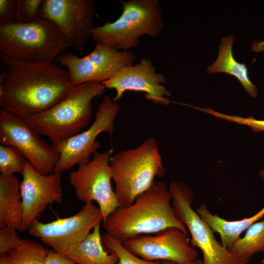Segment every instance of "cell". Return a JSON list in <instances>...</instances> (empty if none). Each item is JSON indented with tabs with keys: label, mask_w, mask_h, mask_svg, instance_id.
I'll use <instances>...</instances> for the list:
<instances>
[{
	"label": "cell",
	"mask_w": 264,
	"mask_h": 264,
	"mask_svg": "<svg viewBox=\"0 0 264 264\" xmlns=\"http://www.w3.org/2000/svg\"><path fill=\"white\" fill-rule=\"evenodd\" d=\"M0 105L24 120L58 103L71 87L67 70L54 63L32 64L0 54Z\"/></svg>",
	"instance_id": "6da1fadb"
},
{
	"label": "cell",
	"mask_w": 264,
	"mask_h": 264,
	"mask_svg": "<svg viewBox=\"0 0 264 264\" xmlns=\"http://www.w3.org/2000/svg\"><path fill=\"white\" fill-rule=\"evenodd\" d=\"M171 198L165 184L155 182L133 203L119 207L103 223L107 233L123 243L133 237L155 234L169 227L188 233L185 226L176 217Z\"/></svg>",
	"instance_id": "7a4b0ae2"
},
{
	"label": "cell",
	"mask_w": 264,
	"mask_h": 264,
	"mask_svg": "<svg viewBox=\"0 0 264 264\" xmlns=\"http://www.w3.org/2000/svg\"><path fill=\"white\" fill-rule=\"evenodd\" d=\"M106 89L103 84L97 82L72 86L58 103L24 120L39 134L46 136L56 149L88 125L92 117V102L103 95Z\"/></svg>",
	"instance_id": "3957f363"
},
{
	"label": "cell",
	"mask_w": 264,
	"mask_h": 264,
	"mask_svg": "<svg viewBox=\"0 0 264 264\" xmlns=\"http://www.w3.org/2000/svg\"><path fill=\"white\" fill-rule=\"evenodd\" d=\"M70 46L52 22L39 17L32 22L0 26V54L32 64L54 63Z\"/></svg>",
	"instance_id": "277c9868"
},
{
	"label": "cell",
	"mask_w": 264,
	"mask_h": 264,
	"mask_svg": "<svg viewBox=\"0 0 264 264\" xmlns=\"http://www.w3.org/2000/svg\"><path fill=\"white\" fill-rule=\"evenodd\" d=\"M110 166L114 191L121 207L132 204L151 187L156 177L163 176L166 172L157 141L152 137L135 148L112 155Z\"/></svg>",
	"instance_id": "5b68a950"
},
{
	"label": "cell",
	"mask_w": 264,
	"mask_h": 264,
	"mask_svg": "<svg viewBox=\"0 0 264 264\" xmlns=\"http://www.w3.org/2000/svg\"><path fill=\"white\" fill-rule=\"evenodd\" d=\"M120 3L122 12L117 20L91 30L93 41L128 51L138 46L142 36L154 38L160 34L164 22L159 0H121Z\"/></svg>",
	"instance_id": "8992f818"
},
{
	"label": "cell",
	"mask_w": 264,
	"mask_h": 264,
	"mask_svg": "<svg viewBox=\"0 0 264 264\" xmlns=\"http://www.w3.org/2000/svg\"><path fill=\"white\" fill-rule=\"evenodd\" d=\"M176 218L189 231L192 246L200 249L203 264H247L249 260L238 256L216 239L214 231L192 207L193 191L184 183L173 181L168 189Z\"/></svg>",
	"instance_id": "52a82bcc"
},
{
	"label": "cell",
	"mask_w": 264,
	"mask_h": 264,
	"mask_svg": "<svg viewBox=\"0 0 264 264\" xmlns=\"http://www.w3.org/2000/svg\"><path fill=\"white\" fill-rule=\"evenodd\" d=\"M135 54L131 51L115 49L101 43H96L89 54L82 57L70 52H64L56 62L66 66L71 86L97 82L102 83L114 77L125 66L133 65Z\"/></svg>",
	"instance_id": "ba28073f"
},
{
	"label": "cell",
	"mask_w": 264,
	"mask_h": 264,
	"mask_svg": "<svg viewBox=\"0 0 264 264\" xmlns=\"http://www.w3.org/2000/svg\"><path fill=\"white\" fill-rule=\"evenodd\" d=\"M111 150L96 152L86 164L79 165L71 172L69 182L77 198L85 203L97 202L104 223L108 216L120 207L115 191L112 188V172L110 160Z\"/></svg>",
	"instance_id": "9c48e42d"
},
{
	"label": "cell",
	"mask_w": 264,
	"mask_h": 264,
	"mask_svg": "<svg viewBox=\"0 0 264 264\" xmlns=\"http://www.w3.org/2000/svg\"><path fill=\"white\" fill-rule=\"evenodd\" d=\"M120 105L109 96H106L99 105L94 120L86 130L66 139L57 147L60 157L54 172L60 173L73 166L86 164L98 152L100 144L96 140L101 132H107L110 136L115 129L114 121Z\"/></svg>",
	"instance_id": "30bf717a"
},
{
	"label": "cell",
	"mask_w": 264,
	"mask_h": 264,
	"mask_svg": "<svg viewBox=\"0 0 264 264\" xmlns=\"http://www.w3.org/2000/svg\"><path fill=\"white\" fill-rule=\"evenodd\" d=\"M40 135L24 119L0 109V145L15 147L37 172L48 175L54 172L60 154Z\"/></svg>",
	"instance_id": "8fae6325"
},
{
	"label": "cell",
	"mask_w": 264,
	"mask_h": 264,
	"mask_svg": "<svg viewBox=\"0 0 264 264\" xmlns=\"http://www.w3.org/2000/svg\"><path fill=\"white\" fill-rule=\"evenodd\" d=\"M95 5L93 0H43L39 17L54 23L70 46L83 52L94 27Z\"/></svg>",
	"instance_id": "7c38bea8"
},
{
	"label": "cell",
	"mask_w": 264,
	"mask_h": 264,
	"mask_svg": "<svg viewBox=\"0 0 264 264\" xmlns=\"http://www.w3.org/2000/svg\"><path fill=\"white\" fill-rule=\"evenodd\" d=\"M190 242L188 233L169 227L154 235L133 237L122 244L132 254L146 260L188 264L196 261L198 254Z\"/></svg>",
	"instance_id": "4fadbf2b"
},
{
	"label": "cell",
	"mask_w": 264,
	"mask_h": 264,
	"mask_svg": "<svg viewBox=\"0 0 264 264\" xmlns=\"http://www.w3.org/2000/svg\"><path fill=\"white\" fill-rule=\"evenodd\" d=\"M103 220L99 208L88 203L77 213L68 218L48 223L36 220L28 230L30 235L40 238L53 249L81 242Z\"/></svg>",
	"instance_id": "5bb4252c"
},
{
	"label": "cell",
	"mask_w": 264,
	"mask_h": 264,
	"mask_svg": "<svg viewBox=\"0 0 264 264\" xmlns=\"http://www.w3.org/2000/svg\"><path fill=\"white\" fill-rule=\"evenodd\" d=\"M61 174L54 172L41 174L27 160L20 185L23 210L20 231L28 230L48 205L61 203L63 198Z\"/></svg>",
	"instance_id": "9a60e30c"
},
{
	"label": "cell",
	"mask_w": 264,
	"mask_h": 264,
	"mask_svg": "<svg viewBox=\"0 0 264 264\" xmlns=\"http://www.w3.org/2000/svg\"><path fill=\"white\" fill-rule=\"evenodd\" d=\"M166 81L164 74L158 72L153 62L143 58L137 64L129 65L120 69L110 80L102 83L106 88L116 91L113 100L117 102L127 90L144 93L147 100L155 104L169 105L167 98L171 92L162 84Z\"/></svg>",
	"instance_id": "2e32d148"
},
{
	"label": "cell",
	"mask_w": 264,
	"mask_h": 264,
	"mask_svg": "<svg viewBox=\"0 0 264 264\" xmlns=\"http://www.w3.org/2000/svg\"><path fill=\"white\" fill-rule=\"evenodd\" d=\"M100 224L81 242L71 246L53 249L66 256L76 264H117L118 258L112 252L104 248L100 234Z\"/></svg>",
	"instance_id": "e0dca14e"
},
{
	"label": "cell",
	"mask_w": 264,
	"mask_h": 264,
	"mask_svg": "<svg viewBox=\"0 0 264 264\" xmlns=\"http://www.w3.org/2000/svg\"><path fill=\"white\" fill-rule=\"evenodd\" d=\"M258 173L264 179V170H260ZM197 212L214 232L220 234L221 244L230 249L242 232L264 217V206L253 216L237 220H227L212 214L204 203L198 208Z\"/></svg>",
	"instance_id": "ac0fdd59"
},
{
	"label": "cell",
	"mask_w": 264,
	"mask_h": 264,
	"mask_svg": "<svg viewBox=\"0 0 264 264\" xmlns=\"http://www.w3.org/2000/svg\"><path fill=\"white\" fill-rule=\"evenodd\" d=\"M18 178L14 175H0V227L19 230L22 220V203Z\"/></svg>",
	"instance_id": "d6986e66"
},
{
	"label": "cell",
	"mask_w": 264,
	"mask_h": 264,
	"mask_svg": "<svg viewBox=\"0 0 264 264\" xmlns=\"http://www.w3.org/2000/svg\"><path fill=\"white\" fill-rule=\"evenodd\" d=\"M234 41L233 35L221 38L218 58L207 68V71L209 73H225L235 77L249 95L252 98H256L258 95V90L248 77L246 66L244 64L238 62L233 55Z\"/></svg>",
	"instance_id": "ffe728a7"
},
{
	"label": "cell",
	"mask_w": 264,
	"mask_h": 264,
	"mask_svg": "<svg viewBox=\"0 0 264 264\" xmlns=\"http://www.w3.org/2000/svg\"><path fill=\"white\" fill-rule=\"evenodd\" d=\"M246 230L244 236L238 239L230 250L238 256L249 260L257 253H264V219Z\"/></svg>",
	"instance_id": "44dd1931"
},
{
	"label": "cell",
	"mask_w": 264,
	"mask_h": 264,
	"mask_svg": "<svg viewBox=\"0 0 264 264\" xmlns=\"http://www.w3.org/2000/svg\"><path fill=\"white\" fill-rule=\"evenodd\" d=\"M49 249L35 241L21 239L7 254L9 264H44Z\"/></svg>",
	"instance_id": "7402d4cb"
},
{
	"label": "cell",
	"mask_w": 264,
	"mask_h": 264,
	"mask_svg": "<svg viewBox=\"0 0 264 264\" xmlns=\"http://www.w3.org/2000/svg\"><path fill=\"white\" fill-rule=\"evenodd\" d=\"M27 160L23 154L12 146L0 145V172L4 175H22Z\"/></svg>",
	"instance_id": "603a6c76"
},
{
	"label": "cell",
	"mask_w": 264,
	"mask_h": 264,
	"mask_svg": "<svg viewBox=\"0 0 264 264\" xmlns=\"http://www.w3.org/2000/svg\"><path fill=\"white\" fill-rule=\"evenodd\" d=\"M105 249L114 252L118 258L117 264H162L161 261H148L138 257L127 250L119 241L108 233L102 237Z\"/></svg>",
	"instance_id": "cb8c5ba5"
},
{
	"label": "cell",
	"mask_w": 264,
	"mask_h": 264,
	"mask_svg": "<svg viewBox=\"0 0 264 264\" xmlns=\"http://www.w3.org/2000/svg\"><path fill=\"white\" fill-rule=\"evenodd\" d=\"M43 0H16V22H29L39 18Z\"/></svg>",
	"instance_id": "d4e9b609"
},
{
	"label": "cell",
	"mask_w": 264,
	"mask_h": 264,
	"mask_svg": "<svg viewBox=\"0 0 264 264\" xmlns=\"http://www.w3.org/2000/svg\"><path fill=\"white\" fill-rule=\"evenodd\" d=\"M193 107L220 119L235 122L240 125H246L251 128L254 132H264V120H258L252 116L243 117L229 115L216 111L210 108H201L194 106Z\"/></svg>",
	"instance_id": "484cf974"
},
{
	"label": "cell",
	"mask_w": 264,
	"mask_h": 264,
	"mask_svg": "<svg viewBox=\"0 0 264 264\" xmlns=\"http://www.w3.org/2000/svg\"><path fill=\"white\" fill-rule=\"evenodd\" d=\"M12 227L4 226L0 228V255L6 254L20 242V239Z\"/></svg>",
	"instance_id": "4316f807"
},
{
	"label": "cell",
	"mask_w": 264,
	"mask_h": 264,
	"mask_svg": "<svg viewBox=\"0 0 264 264\" xmlns=\"http://www.w3.org/2000/svg\"><path fill=\"white\" fill-rule=\"evenodd\" d=\"M16 0H0V26L16 22Z\"/></svg>",
	"instance_id": "83f0119b"
},
{
	"label": "cell",
	"mask_w": 264,
	"mask_h": 264,
	"mask_svg": "<svg viewBox=\"0 0 264 264\" xmlns=\"http://www.w3.org/2000/svg\"><path fill=\"white\" fill-rule=\"evenodd\" d=\"M44 264H76L64 255L52 249L50 250L44 261Z\"/></svg>",
	"instance_id": "f1b7e54d"
},
{
	"label": "cell",
	"mask_w": 264,
	"mask_h": 264,
	"mask_svg": "<svg viewBox=\"0 0 264 264\" xmlns=\"http://www.w3.org/2000/svg\"><path fill=\"white\" fill-rule=\"evenodd\" d=\"M251 49L255 52H259L264 51V41H254L252 43Z\"/></svg>",
	"instance_id": "f546056e"
},
{
	"label": "cell",
	"mask_w": 264,
	"mask_h": 264,
	"mask_svg": "<svg viewBox=\"0 0 264 264\" xmlns=\"http://www.w3.org/2000/svg\"><path fill=\"white\" fill-rule=\"evenodd\" d=\"M161 263L162 264H177L176 263L168 261H162ZM188 264H203V262L201 260L198 259L196 261Z\"/></svg>",
	"instance_id": "4dcf8cb0"
},
{
	"label": "cell",
	"mask_w": 264,
	"mask_h": 264,
	"mask_svg": "<svg viewBox=\"0 0 264 264\" xmlns=\"http://www.w3.org/2000/svg\"><path fill=\"white\" fill-rule=\"evenodd\" d=\"M0 264H9L7 260V254L0 255Z\"/></svg>",
	"instance_id": "1f68e13d"
},
{
	"label": "cell",
	"mask_w": 264,
	"mask_h": 264,
	"mask_svg": "<svg viewBox=\"0 0 264 264\" xmlns=\"http://www.w3.org/2000/svg\"><path fill=\"white\" fill-rule=\"evenodd\" d=\"M262 263H264V258L262 260Z\"/></svg>",
	"instance_id": "d6a6232c"
},
{
	"label": "cell",
	"mask_w": 264,
	"mask_h": 264,
	"mask_svg": "<svg viewBox=\"0 0 264 264\" xmlns=\"http://www.w3.org/2000/svg\"><path fill=\"white\" fill-rule=\"evenodd\" d=\"M260 264H264V263L261 262V263Z\"/></svg>",
	"instance_id": "836d02e7"
}]
</instances>
